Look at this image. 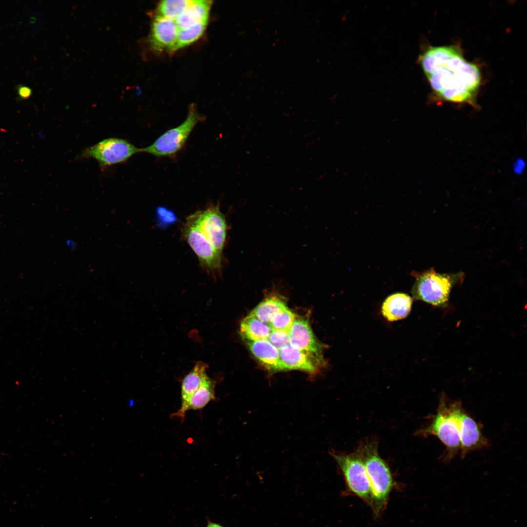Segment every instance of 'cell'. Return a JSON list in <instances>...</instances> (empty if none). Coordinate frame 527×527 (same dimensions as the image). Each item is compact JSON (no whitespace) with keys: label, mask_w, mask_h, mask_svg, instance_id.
Listing matches in <instances>:
<instances>
[{"label":"cell","mask_w":527,"mask_h":527,"mask_svg":"<svg viewBox=\"0 0 527 527\" xmlns=\"http://www.w3.org/2000/svg\"><path fill=\"white\" fill-rule=\"evenodd\" d=\"M420 62L436 97L441 100L476 106L481 74L454 45L429 47Z\"/></svg>","instance_id":"1"},{"label":"cell","mask_w":527,"mask_h":527,"mask_svg":"<svg viewBox=\"0 0 527 527\" xmlns=\"http://www.w3.org/2000/svg\"><path fill=\"white\" fill-rule=\"evenodd\" d=\"M463 407L460 401H451L443 395L435 414L430 417L429 424L417 434L427 437L434 436L444 445L446 449L441 457L448 463L460 451L459 413Z\"/></svg>","instance_id":"2"},{"label":"cell","mask_w":527,"mask_h":527,"mask_svg":"<svg viewBox=\"0 0 527 527\" xmlns=\"http://www.w3.org/2000/svg\"><path fill=\"white\" fill-rule=\"evenodd\" d=\"M363 460L370 485L372 510L378 515L385 507L394 482L390 468L379 455L374 443L363 444L358 450Z\"/></svg>","instance_id":"3"},{"label":"cell","mask_w":527,"mask_h":527,"mask_svg":"<svg viewBox=\"0 0 527 527\" xmlns=\"http://www.w3.org/2000/svg\"><path fill=\"white\" fill-rule=\"evenodd\" d=\"M412 274L416 279L411 290L413 298L437 306L446 304L452 288L464 277L462 273L441 274L433 269Z\"/></svg>","instance_id":"4"},{"label":"cell","mask_w":527,"mask_h":527,"mask_svg":"<svg viewBox=\"0 0 527 527\" xmlns=\"http://www.w3.org/2000/svg\"><path fill=\"white\" fill-rule=\"evenodd\" d=\"M329 453L343 473L348 489L372 508L371 488L363 460L359 451L346 454L331 450Z\"/></svg>","instance_id":"5"},{"label":"cell","mask_w":527,"mask_h":527,"mask_svg":"<svg viewBox=\"0 0 527 527\" xmlns=\"http://www.w3.org/2000/svg\"><path fill=\"white\" fill-rule=\"evenodd\" d=\"M203 119L195 106L191 105L186 118L181 124L167 130L151 144L141 149V152L157 157L175 155L183 147L195 126Z\"/></svg>","instance_id":"6"},{"label":"cell","mask_w":527,"mask_h":527,"mask_svg":"<svg viewBox=\"0 0 527 527\" xmlns=\"http://www.w3.org/2000/svg\"><path fill=\"white\" fill-rule=\"evenodd\" d=\"M186 223L198 228L214 248L222 254L227 226L218 204L211 205L204 210L191 214L187 217Z\"/></svg>","instance_id":"7"},{"label":"cell","mask_w":527,"mask_h":527,"mask_svg":"<svg viewBox=\"0 0 527 527\" xmlns=\"http://www.w3.org/2000/svg\"><path fill=\"white\" fill-rule=\"evenodd\" d=\"M141 149L124 139L107 138L84 149L80 155L81 159L93 158L102 167L123 162Z\"/></svg>","instance_id":"8"},{"label":"cell","mask_w":527,"mask_h":527,"mask_svg":"<svg viewBox=\"0 0 527 527\" xmlns=\"http://www.w3.org/2000/svg\"><path fill=\"white\" fill-rule=\"evenodd\" d=\"M182 231L184 239L196 255L202 267L214 277L220 274L222 254L214 248L195 226L185 223Z\"/></svg>","instance_id":"9"},{"label":"cell","mask_w":527,"mask_h":527,"mask_svg":"<svg viewBox=\"0 0 527 527\" xmlns=\"http://www.w3.org/2000/svg\"><path fill=\"white\" fill-rule=\"evenodd\" d=\"M460 455L464 458L468 453L487 447L488 439L482 432V426L462 407L459 413Z\"/></svg>","instance_id":"10"},{"label":"cell","mask_w":527,"mask_h":527,"mask_svg":"<svg viewBox=\"0 0 527 527\" xmlns=\"http://www.w3.org/2000/svg\"><path fill=\"white\" fill-rule=\"evenodd\" d=\"M279 353L284 370H300L313 374L325 364L322 354L299 349L290 345L281 348Z\"/></svg>","instance_id":"11"},{"label":"cell","mask_w":527,"mask_h":527,"mask_svg":"<svg viewBox=\"0 0 527 527\" xmlns=\"http://www.w3.org/2000/svg\"><path fill=\"white\" fill-rule=\"evenodd\" d=\"M179 28L175 20L156 15L151 28L149 42L158 51H171L177 36Z\"/></svg>","instance_id":"12"},{"label":"cell","mask_w":527,"mask_h":527,"mask_svg":"<svg viewBox=\"0 0 527 527\" xmlns=\"http://www.w3.org/2000/svg\"><path fill=\"white\" fill-rule=\"evenodd\" d=\"M290 343L299 349L322 354L323 346L314 334L307 320H295L289 331Z\"/></svg>","instance_id":"13"},{"label":"cell","mask_w":527,"mask_h":527,"mask_svg":"<svg viewBox=\"0 0 527 527\" xmlns=\"http://www.w3.org/2000/svg\"><path fill=\"white\" fill-rule=\"evenodd\" d=\"M245 342L254 356L267 369L274 371L284 370L279 350L267 339L246 340Z\"/></svg>","instance_id":"14"},{"label":"cell","mask_w":527,"mask_h":527,"mask_svg":"<svg viewBox=\"0 0 527 527\" xmlns=\"http://www.w3.org/2000/svg\"><path fill=\"white\" fill-rule=\"evenodd\" d=\"M214 398V383L208 377L172 416L183 419L188 410L202 409Z\"/></svg>","instance_id":"15"},{"label":"cell","mask_w":527,"mask_h":527,"mask_svg":"<svg viewBox=\"0 0 527 527\" xmlns=\"http://www.w3.org/2000/svg\"><path fill=\"white\" fill-rule=\"evenodd\" d=\"M412 299L407 294L397 293L389 296L382 307L383 316L388 321L393 322L405 318L409 313Z\"/></svg>","instance_id":"16"},{"label":"cell","mask_w":527,"mask_h":527,"mask_svg":"<svg viewBox=\"0 0 527 527\" xmlns=\"http://www.w3.org/2000/svg\"><path fill=\"white\" fill-rule=\"evenodd\" d=\"M211 4L210 0H191L185 11L175 20L179 29L207 23Z\"/></svg>","instance_id":"17"},{"label":"cell","mask_w":527,"mask_h":527,"mask_svg":"<svg viewBox=\"0 0 527 527\" xmlns=\"http://www.w3.org/2000/svg\"><path fill=\"white\" fill-rule=\"evenodd\" d=\"M272 329L270 325L249 314L242 321L240 333L246 341H259L267 339Z\"/></svg>","instance_id":"18"},{"label":"cell","mask_w":527,"mask_h":527,"mask_svg":"<svg viewBox=\"0 0 527 527\" xmlns=\"http://www.w3.org/2000/svg\"><path fill=\"white\" fill-rule=\"evenodd\" d=\"M207 367L206 364L198 362L184 377L181 388L182 404L184 403L208 378L206 374Z\"/></svg>","instance_id":"19"},{"label":"cell","mask_w":527,"mask_h":527,"mask_svg":"<svg viewBox=\"0 0 527 527\" xmlns=\"http://www.w3.org/2000/svg\"><path fill=\"white\" fill-rule=\"evenodd\" d=\"M287 307L284 301L281 297L271 295L266 297L250 314L260 321L269 324L276 314Z\"/></svg>","instance_id":"20"},{"label":"cell","mask_w":527,"mask_h":527,"mask_svg":"<svg viewBox=\"0 0 527 527\" xmlns=\"http://www.w3.org/2000/svg\"><path fill=\"white\" fill-rule=\"evenodd\" d=\"M207 23H201L178 30L175 43L171 51L184 47L197 40L203 33Z\"/></svg>","instance_id":"21"},{"label":"cell","mask_w":527,"mask_h":527,"mask_svg":"<svg viewBox=\"0 0 527 527\" xmlns=\"http://www.w3.org/2000/svg\"><path fill=\"white\" fill-rule=\"evenodd\" d=\"M189 0H164L157 8V15L176 20L190 4Z\"/></svg>","instance_id":"22"},{"label":"cell","mask_w":527,"mask_h":527,"mask_svg":"<svg viewBox=\"0 0 527 527\" xmlns=\"http://www.w3.org/2000/svg\"><path fill=\"white\" fill-rule=\"evenodd\" d=\"M295 319V314L287 307L276 314L268 324L272 330L289 331Z\"/></svg>","instance_id":"23"},{"label":"cell","mask_w":527,"mask_h":527,"mask_svg":"<svg viewBox=\"0 0 527 527\" xmlns=\"http://www.w3.org/2000/svg\"><path fill=\"white\" fill-rule=\"evenodd\" d=\"M156 215L157 225L161 228H166L178 221L176 213L164 206H159L156 208Z\"/></svg>","instance_id":"24"},{"label":"cell","mask_w":527,"mask_h":527,"mask_svg":"<svg viewBox=\"0 0 527 527\" xmlns=\"http://www.w3.org/2000/svg\"><path fill=\"white\" fill-rule=\"evenodd\" d=\"M267 340L279 350L282 347L289 345V331L272 330Z\"/></svg>","instance_id":"25"},{"label":"cell","mask_w":527,"mask_h":527,"mask_svg":"<svg viewBox=\"0 0 527 527\" xmlns=\"http://www.w3.org/2000/svg\"><path fill=\"white\" fill-rule=\"evenodd\" d=\"M65 243L66 246L71 251H74L77 248V242L72 239L66 240Z\"/></svg>","instance_id":"26"},{"label":"cell","mask_w":527,"mask_h":527,"mask_svg":"<svg viewBox=\"0 0 527 527\" xmlns=\"http://www.w3.org/2000/svg\"><path fill=\"white\" fill-rule=\"evenodd\" d=\"M205 527H224L222 525L219 523L213 522L209 520H207V525Z\"/></svg>","instance_id":"27"}]
</instances>
